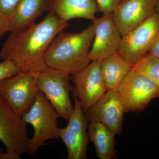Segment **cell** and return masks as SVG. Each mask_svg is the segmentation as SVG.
<instances>
[{
    "label": "cell",
    "mask_w": 159,
    "mask_h": 159,
    "mask_svg": "<svg viewBox=\"0 0 159 159\" xmlns=\"http://www.w3.org/2000/svg\"><path fill=\"white\" fill-rule=\"evenodd\" d=\"M68 26V22L49 12L40 22L11 32L0 51V58L13 62L20 71L40 73L48 67L45 57L51 42Z\"/></svg>",
    "instance_id": "1"
},
{
    "label": "cell",
    "mask_w": 159,
    "mask_h": 159,
    "mask_svg": "<svg viewBox=\"0 0 159 159\" xmlns=\"http://www.w3.org/2000/svg\"><path fill=\"white\" fill-rule=\"evenodd\" d=\"M94 33L93 24L79 33L60 32L46 52V65L70 75L80 72L92 61L90 51Z\"/></svg>",
    "instance_id": "2"
},
{
    "label": "cell",
    "mask_w": 159,
    "mask_h": 159,
    "mask_svg": "<svg viewBox=\"0 0 159 159\" xmlns=\"http://www.w3.org/2000/svg\"><path fill=\"white\" fill-rule=\"evenodd\" d=\"M59 116L43 94L39 91L33 105L23 115V120L32 125L34 134L29 139L26 153L33 155L47 141L59 139Z\"/></svg>",
    "instance_id": "3"
},
{
    "label": "cell",
    "mask_w": 159,
    "mask_h": 159,
    "mask_svg": "<svg viewBox=\"0 0 159 159\" xmlns=\"http://www.w3.org/2000/svg\"><path fill=\"white\" fill-rule=\"evenodd\" d=\"M34 74L39 90L49 100L59 117L68 120L74 109L70 97V93L74 90L70 75L49 67Z\"/></svg>",
    "instance_id": "4"
},
{
    "label": "cell",
    "mask_w": 159,
    "mask_h": 159,
    "mask_svg": "<svg viewBox=\"0 0 159 159\" xmlns=\"http://www.w3.org/2000/svg\"><path fill=\"white\" fill-rule=\"evenodd\" d=\"M39 92L33 73L20 71L0 82V97L21 118L31 108Z\"/></svg>",
    "instance_id": "5"
},
{
    "label": "cell",
    "mask_w": 159,
    "mask_h": 159,
    "mask_svg": "<svg viewBox=\"0 0 159 159\" xmlns=\"http://www.w3.org/2000/svg\"><path fill=\"white\" fill-rule=\"evenodd\" d=\"M125 112L144 111L151 101L159 98V86L132 67L117 89Z\"/></svg>",
    "instance_id": "6"
},
{
    "label": "cell",
    "mask_w": 159,
    "mask_h": 159,
    "mask_svg": "<svg viewBox=\"0 0 159 159\" xmlns=\"http://www.w3.org/2000/svg\"><path fill=\"white\" fill-rule=\"evenodd\" d=\"M159 34V13L155 12L145 22L122 36L118 52L133 66L149 53Z\"/></svg>",
    "instance_id": "7"
},
{
    "label": "cell",
    "mask_w": 159,
    "mask_h": 159,
    "mask_svg": "<svg viewBox=\"0 0 159 159\" xmlns=\"http://www.w3.org/2000/svg\"><path fill=\"white\" fill-rule=\"evenodd\" d=\"M29 139L25 122L0 97V141L6 147L5 159H20Z\"/></svg>",
    "instance_id": "8"
},
{
    "label": "cell",
    "mask_w": 159,
    "mask_h": 159,
    "mask_svg": "<svg viewBox=\"0 0 159 159\" xmlns=\"http://www.w3.org/2000/svg\"><path fill=\"white\" fill-rule=\"evenodd\" d=\"M74 109L65 127L59 128V139L67 151V159H87L88 121L79 100L74 97Z\"/></svg>",
    "instance_id": "9"
},
{
    "label": "cell",
    "mask_w": 159,
    "mask_h": 159,
    "mask_svg": "<svg viewBox=\"0 0 159 159\" xmlns=\"http://www.w3.org/2000/svg\"><path fill=\"white\" fill-rule=\"evenodd\" d=\"M72 76L74 96L84 112L107 91L99 61H92L82 70Z\"/></svg>",
    "instance_id": "10"
},
{
    "label": "cell",
    "mask_w": 159,
    "mask_h": 159,
    "mask_svg": "<svg viewBox=\"0 0 159 159\" xmlns=\"http://www.w3.org/2000/svg\"><path fill=\"white\" fill-rule=\"evenodd\" d=\"M125 112L117 90L107 91L84 112L88 122H100L116 135L122 133Z\"/></svg>",
    "instance_id": "11"
},
{
    "label": "cell",
    "mask_w": 159,
    "mask_h": 159,
    "mask_svg": "<svg viewBox=\"0 0 159 159\" xmlns=\"http://www.w3.org/2000/svg\"><path fill=\"white\" fill-rule=\"evenodd\" d=\"M95 33L90 51L91 61H101L118 52L122 35L113 19L112 14H103L93 20Z\"/></svg>",
    "instance_id": "12"
},
{
    "label": "cell",
    "mask_w": 159,
    "mask_h": 159,
    "mask_svg": "<svg viewBox=\"0 0 159 159\" xmlns=\"http://www.w3.org/2000/svg\"><path fill=\"white\" fill-rule=\"evenodd\" d=\"M155 12V0H123L112 14L122 36L140 25Z\"/></svg>",
    "instance_id": "13"
},
{
    "label": "cell",
    "mask_w": 159,
    "mask_h": 159,
    "mask_svg": "<svg viewBox=\"0 0 159 159\" xmlns=\"http://www.w3.org/2000/svg\"><path fill=\"white\" fill-rule=\"evenodd\" d=\"M44 11L68 22L76 18L93 21L99 10L96 0H44Z\"/></svg>",
    "instance_id": "14"
},
{
    "label": "cell",
    "mask_w": 159,
    "mask_h": 159,
    "mask_svg": "<svg viewBox=\"0 0 159 159\" xmlns=\"http://www.w3.org/2000/svg\"><path fill=\"white\" fill-rule=\"evenodd\" d=\"M89 122L88 126L89 139L95 146L98 157L99 159L116 158V135L100 122Z\"/></svg>",
    "instance_id": "15"
},
{
    "label": "cell",
    "mask_w": 159,
    "mask_h": 159,
    "mask_svg": "<svg viewBox=\"0 0 159 159\" xmlns=\"http://www.w3.org/2000/svg\"><path fill=\"white\" fill-rule=\"evenodd\" d=\"M100 69L107 91H116L133 66L117 52L100 61Z\"/></svg>",
    "instance_id": "16"
},
{
    "label": "cell",
    "mask_w": 159,
    "mask_h": 159,
    "mask_svg": "<svg viewBox=\"0 0 159 159\" xmlns=\"http://www.w3.org/2000/svg\"><path fill=\"white\" fill-rule=\"evenodd\" d=\"M44 0H21L9 19V32L25 30L44 11Z\"/></svg>",
    "instance_id": "17"
},
{
    "label": "cell",
    "mask_w": 159,
    "mask_h": 159,
    "mask_svg": "<svg viewBox=\"0 0 159 159\" xmlns=\"http://www.w3.org/2000/svg\"><path fill=\"white\" fill-rule=\"evenodd\" d=\"M133 67L159 86V58L148 53Z\"/></svg>",
    "instance_id": "18"
},
{
    "label": "cell",
    "mask_w": 159,
    "mask_h": 159,
    "mask_svg": "<svg viewBox=\"0 0 159 159\" xmlns=\"http://www.w3.org/2000/svg\"><path fill=\"white\" fill-rule=\"evenodd\" d=\"M20 71V69L13 62L9 60H3L0 63V82L17 74Z\"/></svg>",
    "instance_id": "19"
},
{
    "label": "cell",
    "mask_w": 159,
    "mask_h": 159,
    "mask_svg": "<svg viewBox=\"0 0 159 159\" xmlns=\"http://www.w3.org/2000/svg\"><path fill=\"white\" fill-rule=\"evenodd\" d=\"M99 10L102 14H112L123 0H96Z\"/></svg>",
    "instance_id": "20"
},
{
    "label": "cell",
    "mask_w": 159,
    "mask_h": 159,
    "mask_svg": "<svg viewBox=\"0 0 159 159\" xmlns=\"http://www.w3.org/2000/svg\"><path fill=\"white\" fill-rule=\"evenodd\" d=\"M21 0H0V12L9 19Z\"/></svg>",
    "instance_id": "21"
},
{
    "label": "cell",
    "mask_w": 159,
    "mask_h": 159,
    "mask_svg": "<svg viewBox=\"0 0 159 159\" xmlns=\"http://www.w3.org/2000/svg\"><path fill=\"white\" fill-rule=\"evenodd\" d=\"M10 25L9 20L0 12V37L6 32H9Z\"/></svg>",
    "instance_id": "22"
},
{
    "label": "cell",
    "mask_w": 159,
    "mask_h": 159,
    "mask_svg": "<svg viewBox=\"0 0 159 159\" xmlns=\"http://www.w3.org/2000/svg\"><path fill=\"white\" fill-rule=\"evenodd\" d=\"M148 54L159 58V34L155 41Z\"/></svg>",
    "instance_id": "23"
},
{
    "label": "cell",
    "mask_w": 159,
    "mask_h": 159,
    "mask_svg": "<svg viewBox=\"0 0 159 159\" xmlns=\"http://www.w3.org/2000/svg\"><path fill=\"white\" fill-rule=\"evenodd\" d=\"M155 1V12L159 13V0Z\"/></svg>",
    "instance_id": "24"
},
{
    "label": "cell",
    "mask_w": 159,
    "mask_h": 159,
    "mask_svg": "<svg viewBox=\"0 0 159 159\" xmlns=\"http://www.w3.org/2000/svg\"><path fill=\"white\" fill-rule=\"evenodd\" d=\"M5 152L0 147V159H5Z\"/></svg>",
    "instance_id": "25"
}]
</instances>
